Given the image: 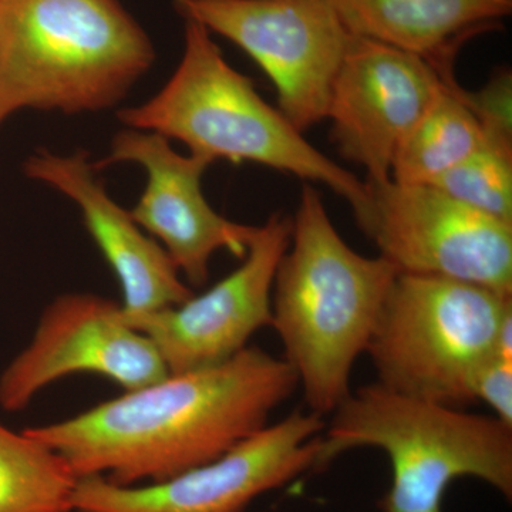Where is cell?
<instances>
[{
	"label": "cell",
	"instance_id": "cell-1",
	"mask_svg": "<svg viewBox=\"0 0 512 512\" xmlns=\"http://www.w3.org/2000/svg\"><path fill=\"white\" fill-rule=\"evenodd\" d=\"M298 389L285 359L248 346L221 365L165 376L72 419L26 431L57 451L79 478L158 483L265 429Z\"/></svg>",
	"mask_w": 512,
	"mask_h": 512
},
{
	"label": "cell",
	"instance_id": "cell-2",
	"mask_svg": "<svg viewBox=\"0 0 512 512\" xmlns=\"http://www.w3.org/2000/svg\"><path fill=\"white\" fill-rule=\"evenodd\" d=\"M397 275L382 256L350 248L318 192L303 185L291 242L276 268L271 328L309 412L329 416L352 392L353 367L366 353Z\"/></svg>",
	"mask_w": 512,
	"mask_h": 512
},
{
	"label": "cell",
	"instance_id": "cell-3",
	"mask_svg": "<svg viewBox=\"0 0 512 512\" xmlns=\"http://www.w3.org/2000/svg\"><path fill=\"white\" fill-rule=\"evenodd\" d=\"M212 33L185 20L184 50L173 76L146 103L127 107L117 119L185 144L190 154L231 163H255L328 187L352 207L359 228L372 208L367 183L313 147L302 131L256 92L212 40Z\"/></svg>",
	"mask_w": 512,
	"mask_h": 512
},
{
	"label": "cell",
	"instance_id": "cell-4",
	"mask_svg": "<svg viewBox=\"0 0 512 512\" xmlns=\"http://www.w3.org/2000/svg\"><path fill=\"white\" fill-rule=\"evenodd\" d=\"M154 60L119 0H0V127L22 110L111 109Z\"/></svg>",
	"mask_w": 512,
	"mask_h": 512
},
{
	"label": "cell",
	"instance_id": "cell-5",
	"mask_svg": "<svg viewBox=\"0 0 512 512\" xmlns=\"http://www.w3.org/2000/svg\"><path fill=\"white\" fill-rule=\"evenodd\" d=\"M320 434L316 470L353 448H379L392 464L382 512H444L460 478L512 500V427L488 414L417 399L370 383L352 390Z\"/></svg>",
	"mask_w": 512,
	"mask_h": 512
},
{
	"label": "cell",
	"instance_id": "cell-6",
	"mask_svg": "<svg viewBox=\"0 0 512 512\" xmlns=\"http://www.w3.org/2000/svg\"><path fill=\"white\" fill-rule=\"evenodd\" d=\"M512 296L443 276L394 279L366 353L377 383L429 402L474 403L480 367L497 355Z\"/></svg>",
	"mask_w": 512,
	"mask_h": 512
},
{
	"label": "cell",
	"instance_id": "cell-7",
	"mask_svg": "<svg viewBox=\"0 0 512 512\" xmlns=\"http://www.w3.org/2000/svg\"><path fill=\"white\" fill-rule=\"evenodd\" d=\"M185 20L237 45L274 83L278 109L305 133L328 117L353 35L333 0H173Z\"/></svg>",
	"mask_w": 512,
	"mask_h": 512
},
{
	"label": "cell",
	"instance_id": "cell-8",
	"mask_svg": "<svg viewBox=\"0 0 512 512\" xmlns=\"http://www.w3.org/2000/svg\"><path fill=\"white\" fill-rule=\"evenodd\" d=\"M325 417L296 409L222 456L150 484L79 478L74 512H242L256 498L316 470Z\"/></svg>",
	"mask_w": 512,
	"mask_h": 512
},
{
	"label": "cell",
	"instance_id": "cell-9",
	"mask_svg": "<svg viewBox=\"0 0 512 512\" xmlns=\"http://www.w3.org/2000/svg\"><path fill=\"white\" fill-rule=\"evenodd\" d=\"M367 185L372 208L360 229L399 274L443 276L512 296V224L431 185Z\"/></svg>",
	"mask_w": 512,
	"mask_h": 512
},
{
	"label": "cell",
	"instance_id": "cell-10",
	"mask_svg": "<svg viewBox=\"0 0 512 512\" xmlns=\"http://www.w3.org/2000/svg\"><path fill=\"white\" fill-rule=\"evenodd\" d=\"M74 373H94L124 392L168 376L156 346L123 319L120 303L89 292L63 293L46 306L29 345L0 375V407L25 410L37 393Z\"/></svg>",
	"mask_w": 512,
	"mask_h": 512
},
{
	"label": "cell",
	"instance_id": "cell-11",
	"mask_svg": "<svg viewBox=\"0 0 512 512\" xmlns=\"http://www.w3.org/2000/svg\"><path fill=\"white\" fill-rule=\"evenodd\" d=\"M451 79L453 64L353 36L326 117L339 153L365 168L367 183L389 181L400 144Z\"/></svg>",
	"mask_w": 512,
	"mask_h": 512
},
{
	"label": "cell",
	"instance_id": "cell-12",
	"mask_svg": "<svg viewBox=\"0 0 512 512\" xmlns=\"http://www.w3.org/2000/svg\"><path fill=\"white\" fill-rule=\"evenodd\" d=\"M292 218L274 214L256 229L235 271L201 295L160 311L123 319L156 346L168 375L221 365L271 326L276 268L289 247ZM123 312V311H121Z\"/></svg>",
	"mask_w": 512,
	"mask_h": 512
},
{
	"label": "cell",
	"instance_id": "cell-13",
	"mask_svg": "<svg viewBox=\"0 0 512 512\" xmlns=\"http://www.w3.org/2000/svg\"><path fill=\"white\" fill-rule=\"evenodd\" d=\"M121 163L146 170L147 185L131 215L164 248L188 284H207L212 256L222 249L244 259L258 227L228 220L211 207L202 191L210 160L178 153L160 134L126 128L94 168Z\"/></svg>",
	"mask_w": 512,
	"mask_h": 512
},
{
	"label": "cell",
	"instance_id": "cell-14",
	"mask_svg": "<svg viewBox=\"0 0 512 512\" xmlns=\"http://www.w3.org/2000/svg\"><path fill=\"white\" fill-rule=\"evenodd\" d=\"M23 173L79 208L84 227L119 279L124 315L160 311L194 295L164 248L110 197L86 151H36L25 161Z\"/></svg>",
	"mask_w": 512,
	"mask_h": 512
},
{
	"label": "cell",
	"instance_id": "cell-15",
	"mask_svg": "<svg viewBox=\"0 0 512 512\" xmlns=\"http://www.w3.org/2000/svg\"><path fill=\"white\" fill-rule=\"evenodd\" d=\"M353 36L386 43L437 63L454 62L478 33L497 29L512 0H333Z\"/></svg>",
	"mask_w": 512,
	"mask_h": 512
},
{
	"label": "cell",
	"instance_id": "cell-16",
	"mask_svg": "<svg viewBox=\"0 0 512 512\" xmlns=\"http://www.w3.org/2000/svg\"><path fill=\"white\" fill-rule=\"evenodd\" d=\"M483 143L480 123L454 77L400 144L390 180L404 185H430Z\"/></svg>",
	"mask_w": 512,
	"mask_h": 512
},
{
	"label": "cell",
	"instance_id": "cell-17",
	"mask_svg": "<svg viewBox=\"0 0 512 512\" xmlns=\"http://www.w3.org/2000/svg\"><path fill=\"white\" fill-rule=\"evenodd\" d=\"M77 481L53 448L0 424V512H74Z\"/></svg>",
	"mask_w": 512,
	"mask_h": 512
},
{
	"label": "cell",
	"instance_id": "cell-18",
	"mask_svg": "<svg viewBox=\"0 0 512 512\" xmlns=\"http://www.w3.org/2000/svg\"><path fill=\"white\" fill-rule=\"evenodd\" d=\"M467 207L512 224V150L483 143L430 184Z\"/></svg>",
	"mask_w": 512,
	"mask_h": 512
},
{
	"label": "cell",
	"instance_id": "cell-19",
	"mask_svg": "<svg viewBox=\"0 0 512 512\" xmlns=\"http://www.w3.org/2000/svg\"><path fill=\"white\" fill-rule=\"evenodd\" d=\"M464 100L483 130L484 143L512 150V77L510 70L495 74L478 92L464 90Z\"/></svg>",
	"mask_w": 512,
	"mask_h": 512
},
{
	"label": "cell",
	"instance_id": "cell-20",
	"mask_svg": "<svg viewBox=\"0 0 512 512\" xmlns=\"http://www.w3.org/2000/svg\"><path fill=\"white\" fill-rule=\"evenodd\" d=\"M473 400L487 404L494 417L512 427V362L490 357L474 377Z\"/></svg>",
	"mask_w": 512,
	"mask_h": 512
}]
</instances>
